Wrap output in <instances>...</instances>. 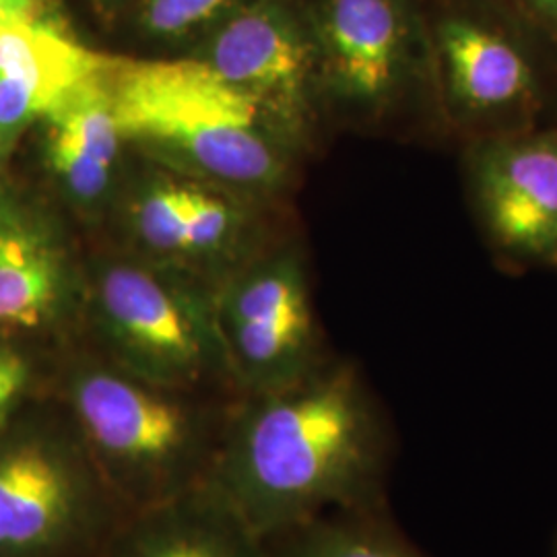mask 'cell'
Segmentation results:
<instances>
[{
    "label": "cell",
    "mask_w": 557,
    "mask_h": 557,
    "mask_svg": "<svg viewBox=\"0 0 557 557\" xmlns=\"http://www.w3.org/2000/svg\"><path fill=\"white\" fill-rule=\"evenodd\" d=\"M379 416L349 368L322 366L230 411L207 483L264 543L333 512L376 508Z\"/></svg>",
    "instance_id": "1"
},
{
    "label": "cell",
    "mask_w": 557,
    "mask_h": 557,
    "mask_svg": "<svg viewBox=\"0 0 557 557\" xmlns=\"http://www.w3.org/2000/svg\"><path fill=\"white\" fill-rule=\"evenodd\" d=\"M197 393L143 380L101 354L71 366L62 409L126 517L207 483L230 411Z\"/></svg>",
    "instance_id": "2"
},
{
    "label": "cell",
    "mask_w": 557,
    "mask_h": 557,
    "mask_svg": "<svg viewBox=\"0 0 557 557\" xmlns=\"http://www.w3.org/2000/svg\"><path fill=\"white\" fill-rule=\"evenodd\" d=\"M100 75L122 139L232 184L271 186L283 176L287 135L257 98L202 60L106 57Z\"/></svg>",
    "instance_id": "3"
},
{
    "label": "cell",
    "mask_w": 557,
    "mask_h": 557,
    "mask_svg": "<svg viewBox=\"0 0 557 557\" xmlns=\"http://www.w3.org/2000/svg\"><path fill=\"white\" fill-rule=\"evenodd\" d=\"M428 32L446 135L469 143L549 124L545 52H557L499 0H438Z\"/></svg>",
    "instance_id": "4"
},
{
    "label": "cell",
    "mask_w": 557,
    "mask_h": 557,
    "mask_svg": "<svg viewBox=\"0 0 557 557\" xmlns=\"http://www.w3.org/2000/svg\"><path fill=\"white\" fill-rule=\"evenodd\" d=\"M124 518L62 407L0 434V557H98Z\"/></svg>",
    "instance_id": "5"
},
{
    "label": "cell",
    "mask_w": 557,
    "mask_h": 557,
    "mask_svg": "<svg viewBox=\"0 0 557 557\" xmlns=\"http://www.w3.org/2000/svg\"><path fill=\"white\" fill-rule=\"evenodd\" d=\"M85 310L100 354L143 380L202 391L232 380L215 296L133 262L106 264L89 285Z\"/></svg>",
    "instance_id": "6"
},
{
    "label": "cell",
    "mask_w": 557,
    "mask_h": 557,
    "mask_svg": "<svg viewBox=\"0 0 557 557\" xmlns=\"http://www.w3.org/2000/svg\"><path fill=\"white\" fill-rule=\"evenodd\" d=\"M306 15L319 54L320 94L361 119L418 108L446 135L428 17L418 0H314Z\"/></svg>",
    "instance_id": "7"
},
{
    "label": "cell",
    "mask_w": 557,
    "mask_h": 557,
    "mask_svg": "<svg viewBox=\"0 0 557 557\" xmlns=\"http://www.w3.org/2000/svg\"><path fill=\"white\" fill-rule=\"evenodd\" d=\"M475 220L512 271L557 269V122L462 143Z\"/></svg>",
    "instance_id": "8"
},
{
    "label": "cell",
    "mask_w": 557,
    "mask_h": 557,
    "mask_svg": "<svg viewBox=\"0 0 557 557\" xmlns=\"http://www.w3.org/2000/svg\"><path fill=\"white\" fill-rule=\"evenodd\" d=\"M232 380L248 395L289 386L322 368L319 329L296 260H275L215 296Z\"/></svg>",
    "instance_id": "9"
},
{
    "label": "cell",
    "mask_w": 557,
    "mask_h": 557,
    "mask_svg": "<svg viewBox=\"0 0 557 557\" xmlns=\"http://www.w3.org/2000/svg\"><path fill=\"white\" fill-rule=\"evenodd\" d=\"M197 59L267 108L287 139L306 133L320 94L319 54L306 11L248 0L227 11Z\"/></svg>",
    "instance_id": "10"
},
{
    "label": "cell",
    "mask_w": 557,
    "mask_h": 557,
    "mask_svg": "<svg viewBox=\"0 0 557 557\" xmlns=\"http://www.w3.org/2000/svg\"><path fill=\"white\" fill-rule=\"evenodd\" d=\"M101 59L50 13L0 32V160L71 87L98 73Z\"/></svg>",
    "instance_id": "11"
},
{
    "label": "cell",
    "mask_w": 557,
    "mask_h": 557,
    "mask_svg": "<svg viewBox=\"0 0 557 557\" xmlns=\"http://www.w3.org/2000/svg\"><path fill=\"white\" fill-rule=\"evenodd\" d=\"M98 557H271L269 545L202 483L124 518Z\"/></svg>",
    "instance_id": "12"
},
{
    "label": "cell",
    "mask_w": 557,
    "mask_h": 557,
    "mask_svg": "<svg viewBox=\"0 0 557 557\" xmlns=\"http://www.w3.org/2000/svg\"><path fill=\"white\" fill-rule=\"evenodd\" d=\"M75 310L54 244L38 223L0 200V331H40Z\"/></svg>",
    "instance_id": "13"
},
{
    "label": "cell",
    "mask_w": 557,
    "mask_h": 557,
    "mask_svg": "<svg viewBox=\"0 0 557 557\" xmlns=\"http://www.w3.org/2000/svg\"><path fill=\"white\" fill-rule=\"evenodd\" d=\"M100 71L101 66L71 87L44 116L50 163L81 202H96L106 195L124 140Z\"/></svg>",
    "instance_id": "14"
},
{
    "label": "cell",
    "mask_w": 557,
    "mask_h": 557,
    "mask_svg": "<svg viewBox=\"0 0 557 557\" xmlns=\"http://www.w3.org/2000/svg\"><path fill=\"white\" fill-rule=\"evenodd\" d=\"M368 512H333L310 520L267 543L271 557H418Z\"/></svg>",
    "instance_id": "15"
},
{
    "label": "cell",
    "mask_w": 557,
    "mask_h": 557,
    "mask_svg": "<svg viewBox=\"0 0 557 557\" xmlns=\"http://www.w3.org/2000/svg\"><path fill=\"white\" fill-rule=\"evenodd\" d=\"M135 223L143 242L156 252H184L182 186L174 182H153L135 205Z\"/></svg>",
    "instance_id": "16"
},
{
    "label": "cell",
    "mask_w": 557,
    "mask_h": 557,
    "mask_svg": "<svg viewBox=\"0 0 557 557\" xmlns=\"http://www.w3.org/2000/svg\"><path fill=\"white\" fill-rule=\"evenodd\" d=\"M236 0H140V25L161 40L188 36L220 20Z\"/></svg>",
    "instance_id": "17"
},
{
    "label": "cell",
    "mask_w": 557,
    "mask_h": 557,
    "mask_svg": "<svg viewBox=\"0 0 557 557\" xmlns=\"http://www.w3.org/2000/svg\"><path fill=\"white\" fill-rule=\"evenodd\" d=\"M184 252H209L227 238L232 227L230 207L215 195L195 186H182Z\"/></svg>",
    "instance_id": "18"
},
{
    "label": "cell",
    "mask_w": 557,
    "mask_h": 557,
    "mask_svg": "<svg viewBox=\"0 0 557 557\" xmlns=\"http://www.w3.org/2000/svg\"><path fill=\"white\" fill-rule=\"evenodd\" d=\"M34 384L29 358L7 338H0V434L23 411Z\"/></svg>",
    "instance_id": "19"
},
{
    "label": "cell",
    "mask_w": 557,
    "mask_h": 557,
    "mask_svg": "<svg viewBox=\"0 0 557 557\" xmlns=\"http://www.w3.org/2000/svg\"><path fill=\"white\" fill-rule=\"evenodd\" d=\"M557 52V0H499Z\"/></svg>",
    "instance_id": "20"
},
{
    "label": "cell",
    "mask_w": 557,
    "mask_h": 557,
    "mask_svg": "<svg viewBox=\"0 0 557 557\" xmlns=\"http://www.w3.org/2000/svg\"><path fill=\"white\" fill-rule=\"evenodd\" d=\"M50 13V0H0V32Z\"/></svg>",
    "instance_id": "21"
},
{
    "label": "cell",
    "mask_w": 557,
    "mask_h": 557,
    "mask_svg": "<svg viewBox=\"0 0 557 557\" xmlns=\"http://www.w3.org/2000/svg\"><path fill=\"white\" fill-rule=\"evenodd\" d=\"M94 2H98L100 7H103V9H110V7H112V4H116L119 0H94Z\"/></svg>",
    "instance_id": "22"
}]
</instances>
